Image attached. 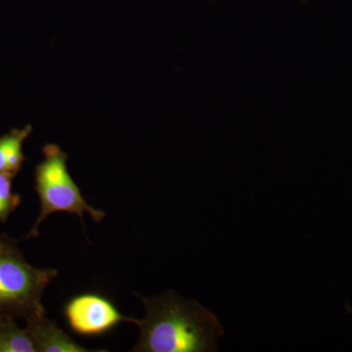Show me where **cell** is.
<instances>
[{"label":"cell","mask_w":352,"mask_h":352,"mask_svg":"<svg viewBox=\"0 0 352 352\" xmlns=\"http://www.w3.org/2000/svg\"><path fill=\"white\" fill-rule=\"evenodd\" d=\"M43 154V162L36 166L34 173V189L41 203V212L24 239L38 237L41 223L56 212L78 215L82 222L83 214L87 212L95 222L102 221L105 212L88 205L69 175L67 168L68 155L55 144L44 146Z\"/></svg>","instance_id":"cell-3"},{"label":"cell","mask_w":352,"mask_h":352,"mask_svg":"<svg viewBox=\"0 0 352 352\" xmlns=\"http://www.w3.org/2000/svg\"><path fill=\"white\" fill-rule=\"evenodd\" d=\"M32 131V126H27L0 136V173L12 177L19 173L25 161L23 145Z\"/></svg>","instance_id":"cell-6"},{"label":"cell","mask_w":352,"mask_h":352,"mask_svg":"<svg viewBox=\"0 0 352 352\" xmlns=\"http://www.w3.org/2000/svg\"><path fill=\"white\" fill-rule=\"evenodd\" d=\"M25 329L38 352H87L90 351L76 344L45 314H36L25 319Z\"/></svg>","instance_id":"cell-5"},{"label":"cell","mask_w":352,"mask_h":352,"mask_svg":"<svg viewBox=\"0 0 352 352\" xmlns=\"http://www.w3.org/2000/svg\"><path fill=\"white\" fill-rule=\"evenodd\" d=\"M11 175L0 173V222L6 223L21 204V197L13 193Z\"/></svg>","instance_id":"cell-8"},{"label":"cell","mask_w":352,"mask_h":352,"mask_svg":"<svg viewBox=\"0 0 352 352\" xmlns=\"http://www.w3.org/2000/svg\"><path fill=\"white\" fill-rule=\"evenodd\" d=\"M144 318L136 319L140 337L134 352L217 351V340L224 335L212 312L196 300H185L175 292L145 298Z\"/></svg>","instance_id":"cell-1"},{"label":"cell","mask_w":352,"mask_h":352,"mask_svg":"<svg viewBox=\"0 0 352 352\" xmlns=\"http://www.w3.org/2000/svg\"><path fill=\"white\" fill-rule=\"evenodd\" d=\"M64 314L72 330L87 337L110 332L120 322L136 323V319L124 316L105 296L94 293L74 296L65 305Z\"/></svg>","instance_id":"cell-4"},{"label":"cell","mask_w":352,"mask_h":352,"mask_svg":"<svg viewBox=\"0 0 352 352\" xmlns=\"http://www.w3.org/2000/svg\"><path fill=\"white\" fill-rule=\"evenodd\" d=\"M27 329L21 328L15 318L0 315V352H36Z\"/></svg>","instance_id":"cell-7"},{"label":"cell","mask_w":352,"mask_h":352,"mask_svg":"<svg viewBox=\"0 0 352 352\" xmlns=\"http://www.w3.org/2000/svg\"><path fill=\"white\" fill-rule=\"evenodd\" d=\"M58 276L56 270H41L25 261L17 242L0 235V315L30 318L45 314L44 289Z\"/></svg>","instance_id":"cell-2"}]
</instances>
